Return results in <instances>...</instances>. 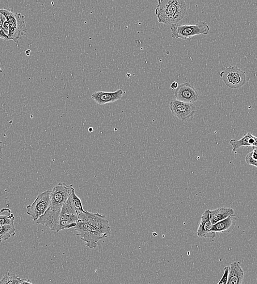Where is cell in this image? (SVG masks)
Returning <instances> with one entry per match:
<instances>
[{
	"mask_svg": "<svg viewBox=\"0 0 257 284\" xmlns=\"http://www.w3.org/2000/svg\"><path fill=\"white\" fill-rule=\"evenodd\" d=\"M158 2L155 14L160 23L176 24L187 14V5L184 0H158Z\"/></svg>",
	"mask_w": 257,
	"mask_h": 284,
	"instance_id": "obj_1",
	"label": "cell"
},
{
	"mask_svg": "<svg viewBox=\"0 0 257 284\" xmlns=\"http://www.w3.org/2000/svg\"><path fill=\"white\" fill-rule=\"evenodd\" d=\"M171 36L174 39L187 40L193 36L208 35L210 31L209 25L201 22L196 25L174 24L171 25Z\"/></svg>",
	"mask_w": 257,
	"mask_h": 284,
	"instance_id": "obj_2",
	"label": "cell"
},
{
	"mask_svg": "<svg viewBox=\"0 0 257 284\" xmlns=\"http://www.w3.org/2000/svg\"><path fill=\"white\" fill-rule=\"evenodd\" d=\"M75 230L77 232V236L86 243L87 247L90 249L98 247V241L102 239L107 238L106 236L101 234L95 228L78 220Z\"/></svg>",
	"mask_w": 257,
	"mask_h": 284,
	"instance_id": "obj_3",
	"label": "cell"
},
{
	"mask_svg": "<svg viewBox=\"0 0 257 284\" xmlns=\"http://www.w3.org/2000/svg\"><path fill=\"white\" fill-rule=\"evenodd\" d=\"M78 218L82 222L94 227L106 237L111 234V228L106 216L84 211L78 214Z\"/></svg>",
	"mask_w": 257,
	"mask_h": 284,
	"instance_id": "obj_4",
	"label": "cell"
},
{
	"mask_svg": "<svg viewBox=\"0 0 257 284\" xmlns=\"http://www.w3.org/2000/svg\"><path fill=\"white\" fill-rule=\"evenodd\" d=\"M220 77L226 86L239 90L246 83V74L237 66H230L220 73Z\"/></svg>",
	"mask_w": 257,
	"mask_h": 284,
	"instance_id": "obj_5",
	"label": "cell"
},
{
	"mask_svg": "<svg viewBox=\"0 0 257 284\" xmlns=\"http://www.w3.org/2000/svg\"><path fill=\"white\" fill-rule=\"evenodd\" d=\"M51 194L52 191L47 190L38 194L32 204L27 207V214L30 216L33 221L39 219L49 209Z\"/></svg>",
	"mask_w": 257,
	"mask_h": 284,
	"instance_id": "obj_6",
	"label": "cell"
},
{
	"mask_svg": "<svg viewBox=\"0 0 257 284\" xmlns=\"http://www.w3.org/2000/svg\"><path fill=\"white\" fill-rule=\"evenodd\" d=\"M74 189L73 184L67 185L64 183L58 184L52 190L49 209L54 211H60Z\"/></svg>",
	"mask_w": 257,
	"mask_h": 284,
	"instance_id": "obj_7",
	"label": "cell"
},
{
	"mask_svg": "<svg viewBox=\"0 0 257 284\" xmlns=\"http://www.w3.org/2000/svg\"><path fill=\"white\" fill-rule=\"evenodd\" d=\"M78 220V215L75 209L70 195L68 200L63 205L60 211V231L74 228L76 226Z\"/></svg>",
	"mask_w": 257,
	"mask_h": 284,
	"instance_id": "obj_8",
	"label": "cell"
},
{
	"mask_svg": "<svg viewBox=\"0 0 257 284\" xmlns=\"http://www.w3.org/2000/svg\"><path fill=\"white\" fill-rule=\"evenodd\" d=\"M171 112L182 121L190 122L195 118L197 108L193 104L173 100L170 104Z\"/></svg>",
	"mask_w": 257,
	"mask_h": 284,
	"instance_id": "obj_9",
	"label": "cell"
},
{
	"mask_svg": "<svg viewBox=\"0 0 257 284\" xmlns=\"http://www.w3.org/2000/svg\"><path fill=\"white\" fill-rule=\"evenodd\" d=\"M25 17L21 14L15 13L7 20L10 25L9 40L14 41L18 44L21 38L25 35L27 31Z\"/></svg>",
	"mask_w": 257,
	"mask_h": 284,
	"instance_id": "obj_10",
	"label": "cell"
},
{
	"mask_svg": "<svg viewBox=\"0 0 257 284\" xmlns=\"http://www.w3.org/2000/svg\"><path fill=\"white\" fill-rule=\"evenodd\" d=\"M176 100L184 103L193 104L199 99V92L190 83H184L179 85L175 92Z\"/></svg>",
	"mask_w": 257,
	"mask_h": 284,
	"instance_id": "obj_11",
	"label": "cell"
},
{
	"mask_svg": "<svg viewBox=\"0 0 257 284\" xmlns=\"http://www.w3.org/2000/svg\"><path fill=\"white\" fill-rule=\"evenodd\" d=\"M60 211H54L48 209L44 215L35 222L37 224H42L50 230L60 232Z\"/></svg>",
	"mask_w": 257,
	"mask_h": 284,
	"instance_id": "obj_12",
	"label": "cell"
},
{
	"mask_svg": "<svg viewBox=\"0 0 257 284\" xmlns=\"http://www.w3.org/2000/svg\"><path fill=\"white\" fill-rule=\"evenodd\" d=\"M124 91L118 90L115 92L96 91L91 95V98L100 105L112 103L121 99Z\"/></svg>",
	"mask_w": 257,
	"mask_h": 284,
	"instance_id": "obj_13",
	"label": "cell"
},
{
	"mask_svg": "<svg viewBox=\"0 0 257 284\" xmlns=\"http://www.w3.org/2000/svg\"><path fill=\"white\" fill-rule=\"evenodd\" d=\"M212 224L210 218V210H205L201 217V221L197 230V235L200 238L213 239L216 233L211 231Z\"/></svg>",
	"mask_w": 257,
	"mask_h": 284,
	"instance_id": "obj_14",
	"label": "cell"
},
{
	"mask_svg": "<svg viewBox=\"0 0 257 284\" xmlns=\"http://www.w3.org/2000/svg\"><path fill=\"white\" fill-rule=\"evenodd\" d=\"M236 220L237 219H236L235 215L230 216V217L222 220V221L213 224L212 229H211V231L228 235L232 232L235 227Z\"/></svg>",
	"mask_w": 257,
	"mask_h": 284,
	"instance_id": "obj_15",
	"label": "cell"
},
{
	"mask_svg": "<svg viewBox=\"0 0 257 284\" xmlns=\"http://www.w3.org/2000/svg\"><path fill=\"white\" fill-rule=\"evenodd\" d=\"M230 145L233 147V151H235L241 147H252L254 149H257V137L250 133L244 135L239 140L232 139L230 141Z\"/></svg>",
	"mask_w": 257,
	"mask_h": 284,
	"instance_id": "obj_16",
	"label": "cell"
},
{
	"mask_svg": "<svg viewBox=\"0 0 257 284\" xmlns=\"http://www.w3.org/2000/svg\"><path fill=\"white\" fill-rule=\"evenodd\" d=\"M244 272L238 262L231 263L229 266L228 278L227 284H242Z\"/></svg>",
	"mask_w": 257,
	"mask_h": 284,
	"instance_id": "obj_17",
	"label": "cell"
},
{
	"mask_svg": "<svg viewBox=\"0 0 257 284\" xmlns=\"http://www.w3.org/2000/svg\"><path fill=\"white\" fill-rule=\"evenodd\" d=\"M234 215L235 211L230 208H219L216 209L210 210V218L212 225Z\"/></svg>",
	"mask_w": 257,
	"mask_h": 284,
	"instance_id": "obj_18",
	"label": "cell"
},
{
	"mask_svg": "<svg viewBox=\"0 0 257 284\" xmlns=\"http://www.w3.org/2000/svg\"><path fill=\"white\" fill-rule=\"evenodd\" d=\"M15 220V215L10 209H2L0 210V226L14 224Z\"/></svg>",
	"mask_w": 257,
	"mask_h": 284,
	"instance_id": "obj_19",
	"label": "cell"
},
{
	"mask_svg": "<svg viewBox=\"0 0 257 284\" xmlns=\"http://www.w3.org/2000/svg\"><path fill=\"white\" fill-rule=\"evenodd\" d=\"M15 235V228L14 224L0 226V236L3 241L7 240Z\"/></svg>",
	"mask_w": 257,
	"mask_h": 284,
	"instance_id": "obj_20",
	"label": "cell"
},
{
	"mask_svg": "<svg viewBox=\"0 0 257 284\" xmlns=\"http://www.w3.org/2000/svg\"><path fill=\"white\" fill-rule=\"evenodd\" d=\"M22 280L10 271H6L5 275L0 281V284H20Z\"/></svg>",
	"mask_w": 257,
	"mask_h": 284,
	"instance_id": "obj_21",
	"label": "cell"
},
{
	"mask_svg": "<svg viewBox=\"0 0 257 284\" xmlns=\"http://www.w3.org/2000/svg\"><path fill=\"white\" fill-rule=\"evenodd\" d=\"M71 199H72V201L73 203V205L74 206L75 209L76 210L78 215L82 212H84V210L83 209L81 199L79 198L75 194V189L73 190L72 193L71 194Z\"/></svg>",
	"mask_w": 257,
	"mask_h": 284,
	"instance_id": "obj_22",
	"label": "cell"
},
{
	"mask_svg": "<svg viewBox=\"0 0 257 284\" xmlns=\"http://www.w3.org/2000/svg\"><path fill=\"white\" fill-rule=\"evenodd\" d=\"M247 164L257 167V149H254L248 153L245 158Z\"/></svg>",
	"mask_w": 257,
	"mask_h": 284,
	"instance_id": "obj_23",
	"label": "cell"
},
{
	"mask_svg": "<svg viewBox=\"0 0 257 284\" xmlns=\"http://www.w3.org/2000/svg\"><path fill=\"white\" fill-rule=\"evenodd\" d=\"M229 272V266H226L224 269V273L222 275L220 282L217 284H227Z\"/></svg>",
	"mask_w": 257,
	"mask_h": 284,
	"instance_id": "obj_24",
	"label": "cell"
},
{
	"mask_svg": "<svg viewBox=\"0 0 257 284\" xmlns=\"http://www.w3.org/2000/svg\"><path fill=\"white\" fill-rule=\"evenodd\" d=\"M0 12H1V14L5 16V18L7 20L8 18H10L12 15L14 14V11L10 9H5V8L0 10Z\"/></svg>",
	"mask_w": 257,
	"mask_h": 284,
	"instance_id": "obj_25",
	"label": "cell"
},
{
	"mask_svg": "<svg viewBox=\"0 0 257 284\" xmlns=\"http://www.w3.org/2000/svg\"><path fill=\"white\" fill-rule=\"evenodd\" d=\"M2 29L3 30V31L5 32L7 35H9L10 25L9 24H8L7 20L6 22L3 23Z\"/></svg>",
	"mask_w": 257,
	"mask_h": 284,
	"instance_id": "obj_26",
	"label": "cell"
},
{
	"mask_svg": "<svg viewBox=\"0 0 257 284\" xmlns=\"http://www.w3.org/2000/svg\"><path fill=\"white\" fill-rule=\"evenodd\" d=\"M0 39L6 41L9 40V37H8V36L3 31L2 29L0 30Z\"/></svg>",
	"mask_w": 257,
	"mask_h": 284,
	"instance_id": "obj_27",
	"label": "cell"
},
{
	"mask_svg": "<svg viewBox=\"0 0 257 284\" xmlns=\"http://www.w3.org/2000/svg\"><path fill=\"white\" fill-rule=\"evenodd\" d=\"M6 21L7 19L5 16L0 12V30L2 29L3 23L6 22Z\"/></svg>",
	"mask_w": 257,
	"mask_h": 284,
	"instance_id": "obj_28",
	"label": "cell"
},
{
	"mask_svg": "<svg viewBox=\"0 0 257 284\" xmlns=\"http://www.w3.org/2000/svg\"><path fill=\"white\" fill-rule=\"evenodd\" d=\"M178 87L179 84L176 82H172L170 85V88L172 89V90H176Z\"/></svg>",
	"mask_w": 257,
	"mask_h": 284,
	"instance_id": "obj_29",
	"label": "cell"
},
{
	"mask_svg": "<svg viewBox=\"0 0 257 284\" xmlns=\"http://www.w3.org/2000/svg\"><path fill=\"white\" fill-rule=\"evenodd\" d=\"M20 284H33L29 279H22Z\"/></svg>",
	"mask_w": 257,
	"mask_h": 284,
	"instance_id": "obj_30",
	"label": "cell"
},
{
	"mask_svg": "<svg viewBox=\"0 0 257 284\" xmlns=\"http://www.w3.org/2000/svg\"><path fill=\"white\" fill-rule=\"evenodd\" d=\"M31 52V51L30 50H28L26 51V54L27 55V56H30V53Z\"/></svg>",
	"mask_w": 257,
	"mask_h": 284,
	"instance_id": "obj_31",
	"label": "cell"
},
{
	"mask_svg": "<svg viewBox=\"0 0 257 284\" xmlns=\"http://www.w3.org/2000/svg\"><path fill=\"white\" fill-rule=\"evenodd\" d=\"M2 147L0 146V153H2Z\"/></svg>",
	"mask_w": 257,
	"mask_h": 284,
	"instance_id": "obj_32",
	"label": "cell"
},
{
	"mask_svg": "<svg viewBox=\"0 0 257 284\" xmlns=\"http://www.w3.org/2000/svg\"><path fill=\"white\" fill-rule=\"evenodd\" d=\"M3 157V154L0 153V159H2Z\"/></svg>",
	"mask_w": 257,
	"mask_h": 284,
	"instance_id": "obj_33",
	"label": "cell"
},
{
	"mask_svg": "<svg viewBox=\"0 0 257 284\" xmlns=\"http://www.w3.org/2000/svg\"><path fill=\"white\" fill-rule=\"evenodd\" d=\"M2 241H3V239H2V237L1 236H0V242H2Z\"/></svg>",
	"mask_w": 257,
	"mask_h": 284,
	"instance_id": "obj_34",
	"label": "cell"
}]
</instances>
